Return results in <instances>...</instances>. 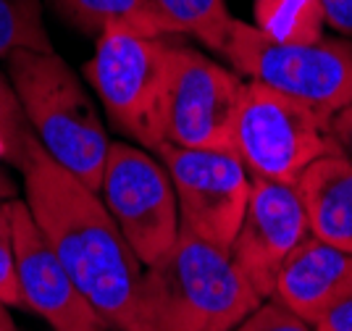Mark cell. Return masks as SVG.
<instances>
[{"mask_svg":"<svg viewBox=\"0 0 352 331\" xmlns=\"http://www.w3.org/2000/svg\"><path fill=\"white\" fill-rule=\"evenodd\" d=\"M263 303L226 250L179 229L176 245L145 266L142 331H234Z\"/></svg>","mask_w":352,"mask_h":331,"instance_id":"2","label":"cell"},{"mask_svg":"<svg viewBox=\"0 0 352 331\" xmlns=\"http://www.w3.org/2000/svg\"><path fill=\"white\" fill-rule=\"evenodd\" d=\"M255 27L276 43L297 45L323 37V11L318 0H255Z\"/></svg>","mask_w":352,"mask_h":331,"instance_id":"16","label":"cell"},{"mask_svg":"<svg viewBox=\"0 0 352 331\" xmlns=\"http://www.w3.org/2000/svg\"><path fill=\"white\" fill-rule=\"evenodd\" d=\"M221 58L248 82L274 87L284 95L334 116L352 105V40L321 37L313 43H276L255 24L236 19Z\"/></svg>","mask_w":352,"mask_h":331,"instance_id":"4","label":"cell"},{"mask_svg":"<svg viewBox=\"0 0 352 331\" xmlns=\"http://www.w3.org/2000/svg\"><path fill=\"white\" fill-rule=\"evenodd\" d=\"M352 292V253L326 245L310 234L284 263L274 300L289 308L305 323L318 318Z\"/></svg>","mask_w":352,"mask_h":331,"instance_id":"12","label":"cell"},{"mask_svg":"<svg viewBox=\"0 0 352 331\" xmlns=\"http://www.w3.org/2000/svg\"><path fill=\"white\" fill-rule=\"evenodd\" d=\"M310 234L352 253V166L339 153L313 160L294 182Z\"/></svg>","mask_w":352,"mask_h":331,"instance_id":"13","label":"cell"},{"mask_svg":"<svg viewBox=\"0 0 352 331\" xmlns=\"http://www.w3.org/2000/svg\"><path fill=\"white\" fill-rule=\"evenodd\" d=\"M16 250V274L24 308L45 318L53 331H98L105 321L74 284L53 247L47 245L24 200L6 202Z\"/></svg>","mask_w":352,"mask_h":331,"instance_id":"11","label":"cell"},{"mask_svg":"<svg viewBox=\"0 0 352 331\" xmlns=\"http://www.w3.org/2000/svg\"><path fill=\"white\" fill-rule=\"evenodd\" d=\"M326 27L352 40V0H318Z\"/></svg>","mask_w":352,"mask_h":331,"instance_id":"21","label":"cell"},{"mask_svg":"<svg viewBox=\"0 0 352 331\" xmlns=\"http://www.w3.org/2000/svg\"><path fill=\"white\" fill-rule=\"evenodd\" d=\"M0 303L8 305V308H24L19 274H16L14 234H11V221H8L6 202L0 205Z\"/></svg>","mask_w":352,"mask_h":331,"instance_id":"19","label":"cell"},{"mask_svg":"<svg viewBox=\"0 0 352 331\" xmlns=\"http://www.w3.org/2000/svg\"><path fill=\"white\" fill-rule=\"evenodd\" d=\"M147 3L168 24L174 37L190 34L208 45L210 50H216L219 56L236 24L226 0H147Z\"/></svg>","mask_w":352,"mask_h":331,"instance_id":"15","label":"cell"},{"mask_svg":"<svg viewBox=\"0 0 352 331\" xmlns=\"http://www.w3.org/2000/svg\"><path fill=\"white\" fill-rule=\"evenodd\" d=\"M158 158L171 176L179 226L219 250H232L250 200L245 163L229 147H179L163 142Z\"/></svg>","mask_w":352,"mask_h":331,"instance_id":"8","label":"cell"},{"mask_svg":"<svg viewBox=\"0 0 352 331\" xmlns=\"http://www.w3.org/2000/svg\"><path fill=\"white\" fill-rule=\"evenodd\" d=\"M234 153L252 179L294 184L313 160L339 150L331 116L274 87L248 82L234 124Z\"/></svg>","mask_w":352,"mask_h":331,"instance_id":"5","label":"cell"},{"mask_svg":"<svg viewBox=\"0 0 352 331\" xmlns=\"http://www.w3.org/2000/svg\"><path fill=\"white\" fill-rule=\"evenodd\" d=\"M6 63L37 142L79 182L100 192L111 140L87 87L56 50H14Z\"/></svg>","mask_w":352,"mask_h":331,"instance_id":"3","label":"cell"},{"mask_svg":"<svg viewBox=\"0 0 352 331\" xmlns=\"http://www.w3.org/2000/svg\"><path fill=\"white\" fill-rule=\"evenodd\" d=\"M331 137L337 142L339 156L352 166V105H344L331 116Z\"/></svg>","mask_w":352,"mask_h":331,"instance_id":"23","label":"cell"},{"mask_svg":"<svg viewBox=\"0 0 352 331\" xmlns=\"http://www.w3.org/2000/svg\"><path fill=\"white\" fill-rule=\"evenodd\" d=\"M0 331H19L14 323V318L8 316V305L0 303Z\"/></svg>","mask_w":352,"mask_h":331,"instance_id":"25","label":"cell"},{"mask_svg":"<svg viewBox=\"0 0 352 331\" xmlns=\"http://www.w3.org/2000/svg\"><path fill=\"white\" fill-rule=\"evenodd\" d=\"M171 37H147L129 29H105L85 74L118 131L145 150L163 137V92Z\"/></svg>","mask_w":352,"mask_h":331,"instance_id":"6","label":"cell"},{"mask_svg":"<svg viewBox=\"0 0 352 331\" xmlns=\"http://www.w3.org/2000/svg\"><path fill=\"white\" fill-rule=\"evenodd\" d=\"M100 197L142 266L163 258L179 239V205L171 176L145 147L111 142Z\"/></svg>","mask_w":352,"mask_h":331,"instance_id":"9","label":"cell"},{"mask_svg":"<svg viewBox=\"0 0 352 331\" xmlns=\"http://www.w3.org/2000/svg\"><path fill=\"white\" fill-rule=\"evenodd\" d=\"M313 331H352V292L344 295L337 305H331L313 323Z\"/></svg>","mask_w":352,"mask_h":331,"instance_id":"22","label":"cell"},{"mask_svg":"<svg viewBox=\"0 0 352 331\" xmlns=\"http://www.w3.org/2000/svg\"><path fill=\"white\" fill-rule=\"evenodd\" d=\"M0 134L8 145V160L19 169L27 156L32 129L27 116H24V108L16 98L14 85L3 76V72H0Z\"/></svg>","mask_w":352,"mask_h":331,"instance_id":"18","label":"cell"},{"mask_svg":"<svg viewBox=\"0 0 352 331\" xmlns=\"http://www.w3.org/2000/svg\"><path fill=\"white\" fill-rule=\"evenodd\" d=\"M24 202L74 284L111 331H142L140 284L145 266L105 208L100 192L47 156L32 134L24 163Z\"/></svg>","mask_w":352,"mask_h":331,"instance_id":"1","label":"cell"},{"mask_svg":"<svg viewBox=\"0 0 352 331\" xmlns=\"http://www.w3.org/2000/svg\"><path fill=\"white\" fill-rule=\"evenodd\" d=\"M245 87L248 79L234 69L171 37L163 92L166 142L234 150V124Z\"/></svg>","mask_w":352,"mask_h":331,"instance_id":"7","label":"cell"},{"mask_svg":"<svg viewBox=\"0 0 352 331\" xmlns=\"http://www.w3.org/2000/svg\"><path fill=\"white\" fill-rule=\"evenodd\" d=\"M98 331H111V329H108V326H103V329H98Z\"/></svg>","mask_w":352,"mask_h":331,"instance_id":"26","label":"cell"},{"mask_svg":"<svg viewBox=\"0 0 352 331\" xmlns=\"http://www.w3.org/2000/svg\"><path fill=\"white\" fill-rule=\"evenodd\" d=\"M310 237L308 216L294 184L252 179L245 218L229 250L252 289L268 300L284 263Z\"/></svg>","mask_w":352,"mask_h":331,"instance_id":"10","label":"cell"},{"mask_svg":"<svg viewBox=\"0 0 352 331\" xmlns=\"http://www.w3.org/2000/svg\"><path fill=\"white\" fill-rule=\"evenodd\" d=\"M14 50H53L43 0H0V58H8Z\"/></svg>","mask_w":352,"mask_h":331,"instance_id":"17","label":"cell"},{"mask_svg":"<svg viewBox=\"0 0 352 331\" xmlns=\"http://www.w3.org/2000/svg\"><path fill=\"white\" fill-rule=\"evenodd\" d=\"M8 200H14V184H11V179L6 173L0 171V205Z\"/></svg>","mask_w":352,"mask_h":331,"instance_id":"24","label":"cell"},{"mask_svg":"<svg viewBox=\"0 0 352 331\" xmlns=\"http://www.w3.org/2000/svg\"><path fill=\"white\" fill-rule=\"evenodd\" d=\"M58 14L85 34L100 37L105 29H129L147 37H174L168 24L147 0H56Z\"/></svg>","mask_w":352,"mask_h":331,"instance_id":"14","label":"cell"},{"mask_svg":"<svg viewBox=\"0 0 352 331\" xmlns=\"http://www.w3.org/2000/svg\"><path fill=\"white\" fill-rule=\"evenodd\" d=\"M234 331H313V326L305 323L300 316H294L279 300L268 297Z\"/></svg>","mask_w":352,"mask_h":331,"instance_id":"20","label":"cell"}]
</instances>
